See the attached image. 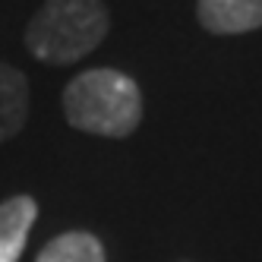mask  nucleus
Instances as JSON below:
<instances>
[{
    "instance_id": "3",
    "label": "nucleus",
    "mask_w": 262,
    "mask_h": 262,
    "mask_svg": "<svg viewBox=\"0 0 262 262\" xmlns=\"http://www.w3.org/2000/svg\"><path fill=\"white\" fill-rule=\"evenodd\" d=\"M196 19L212 35H247L262 29V0H196Z\"/></svg>"
},
{
    "instance_id": "5",
    "label": "nucleus",
    "mask_w": 262,
    "mask_h": 262,
    "mask_svg": "<svg viewBox=\"0 0 262 262\" xmlns=\"http://www.w3.org/2000/svg\"><path fill=\"white\" fill-rule=\"evenodd\" d=\"M29 120V79L0 60V142L13 139Z\"/></svg>"
},
{
    "instance_id": "1",
    "label": "nucleus",
    "mask_w": 262,
    "mask_h": 262,
    "mask_svg": "<svg viewBox=\"0 0 262 262\" xmlns=\"http://www.w3.org/2000/svg\"><path fill=\"white\" fill-rule=\"evenodd\" d=\"M63 117L79 133L126 139L142 123V92L120 70H85L63 89Z\"/></svg>"
},
{
    "instance_id": "6",
    "label": "nucleus",
    "mask_w": 262,
    "mask_h": 262,
    "mask_svg": "<svg viewBox=\"0 0 262 262\" xmlns=\"http://www.w3.org/2000/svg\"><path fill=\"white\" fill-rule=\"evenodd\" d=\"M35 262H107V256L92 231H63L45 243Z\"/></svg>"
},
{
    "instance_id": "4",
    "label": "nucleus",
    "mask_w": 262,
    "mask_h": 262,
    "mask_svg": "<svg viewBox=\"0 0 262 262\" xmlns=\"http://www.w3.org/2000/svg\"><path fill=\"white\" fill-rule=\"evenodd\" d=\"M35 218H38V202L26 193L0 202V262L23 259Z\"/></svg>"
},
{
    "instance_id": "2",
    "label": "nucleus",
    "mask_w": 262,
    "mask_h": 262,
    "mask_svg": "<svg viewBox=\"0 0 262 262\" xmlns=\"http://www.w3.org/2000/svg\"><path fill=\"white\" fill-rule=\"evenodd\" d=\"M111 29L101 0H45L26 29V48L35 60L67 67L89 57Z\"/></svg>"
},
{
    "instance_id": "7",
    "label": "nucleus",
    "mask_w": 262,
    "mask_h": 262,
    "mask_svg": "<svg viewBox=\"0 0 262 262\" xmlns=\"http://www.w3.org/2000/svg\"><path fill=\"white\" fill-rule=\"evenodd\" d=\"M180 262H190V259H180Z\"/></svg>"
}]
</instances>
